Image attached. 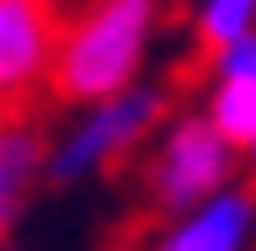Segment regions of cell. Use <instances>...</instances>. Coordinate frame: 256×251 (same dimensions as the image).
I'll list each match as a JSON object with an SVG mask.
<instances>
[{"mask_svg": "<svg viewBox=\"0 0 256 251\" xmlns=\"http://www.w3.org/2000/svg\"><path fill=\"white\" fill-rule=\"evenodd\" d=\"M160 32H166V0H80L54 43L48 96L59 107H86L144 86Z\"/></svg>", "mask_w": 256, "mask_h": 251, "instance_id": "1", "label": "cell"}, {"mask_svg": "<svg viewBox=\"0 0 256 251\" xmlns=\"http://www.w3.org/2000/svg\"><path fill=\"white\" fill-rule=\"evenodd\" d=\"M171 107L176 102H171V91L160 80H144L134 91L70 107L59 123L48 128L43 182L48 187H86L96 176L123 171L128 160H139V150L155 139V128L166 123Z\"/></svg>", "mask_w": 256, "mask_h": 251, "instance_id": "2", "label": "cell"}, {"mask_svg": "<svg viewBox=\"0 0 256 251\" xmlns=\"http://www.w3.org/2000/svg\"><path fill=\"white\" fill-rule=\"evenodd\" d=\"M134 166H139V171H134L139 198L166 219V214H182V208L214 198L219 187L240 182L246 155H240L198 107H171L166 123L155 128V139L139 150Z\"/></svg>", "mask_w": 256, "mask_h": 251, "instance_id": "3", "label": "cell"}, {"mask_svg": "<svg viewBox=\"0 0 256 251\" xmlns=\"http://www.w3.org/2000/svg\"><path fill=\"white\" fill-rule=\"evenodd\" d=\"M59 27V0H0V118L48 96Z\"/></svg>", "mask_w": 256, "mask_h": 251, "instance_id": "4", "label": "cell"}, {"mask_svg": "<svg viewBox=\"0 0 256 251\" xmlns=\"http://www.w3.org/2000/svg\"><path fill=\"white\" fill-rule=\"evenodd\" d=\"M118 251H256V182L240 176L203 203L166 214L144 240Z\"/></svg>", "mask_w": 256, "mask_h": 251, "instance_id": "5", "label": "cell"}, {"mask_svg": "<svg viewBox=\"0 0 256 251\" xmlns=\"http://www.w3.org/2000/svg\"><path fill=\"white\" fill-rule=\"evenodd\" d=\"M48 160V128L32 112H6L0 118V240H11L27 203L43 187Z\"/></svg>", "mask_w": 256, "mask_h": 251, "instance_id": "6", "label": "cell"}, {"mask_svg": "<svg viewBox=\"0 0 256 251\" xmlns=\"http://www.w3.org/2000/svg\"><path fill=\"white\" fill-rule=\"evenodd\" d=\"M187 38L203 59L240 38H256V0H187Z\"/></svg>", "mask_w": 256, "mask_h": 251, "instance_id": "7", "label": "cell"}, {"mask_svg": "<svg viewBox=\"0 0 256 251\" xmlns=\"http://www.w3.org/2000/svg\"><path fill=\"white\" fill-rule=\"evenodd\" d=\"M198 112L246 155L256 139V80H203Z\"/></svg>", "mask_w": 256, "mask_h": 251, "instance_id": "8", "label": "cell"}, {"mask_svg": "<svg viewBox=\"0 0 256 251\" xmlns=\"http://www.w3.org/2000/svg\"><path fill=\"white\" fill-rule=\"evenodd\" d=\"M203 80H256V38H240V43L208 54Z\"/></svg>", "mask_w": 256, "mask_h": 251, "instance_id": "9", "label": "cell"}, {"mask_svg": "<svg viewBox=\"0 0 256 251\" xmlns=\"http://www.w3.org/2000/svg\"><path fill=\"white\" fill-rule=\"evenodd\" d=\"M0 251H27V246H22V240H0Z\"/></svg>", "mask_w": 256, "mask_h": 251, "instance_id": "10", "label": "cell"}, {"mask_svg": "<svg viewBox=\"0 0 256 251\" xmlns=\"http://www.w3.org/2000/svg\"><path fill=\"white\" fill-rule=\"evenodd\" d=\"M246 166H251V171H256V139H251V150H246Z\"/></svg>", "mask_w": 256, "mask_h": 251, "instance_id": "11", "label": "cell"}]
</instances>
